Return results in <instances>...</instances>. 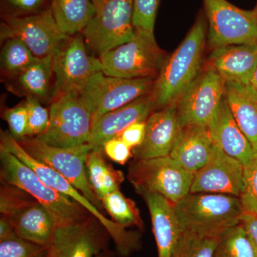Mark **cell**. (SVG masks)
<instances>
[{
    "mask_svg": "<svg viewBox=\"0 0 257 257\" xmlns=\"http://www.w3.org/2000/svg\"><path fill=\"white\" fill-rule=\"evenodd\" d=\"M45 0H6L10 8L16 12L15 16L39 13Z\"/></svg>",
    "mask_w": 257,
    "mask_h": 257,
    "instance_id": "obj_39",
    "label": "cell"
},
{
    "mask_svg": "<svg viewBox=\"0 0 257 257\" xmlns=\"http://www.w3.org/2000/svg\"><path fill=\"white\" fill-rule=\"evenodd\" d=\"M253 157L243 166V189L239 196L243 211L257 212V145H252Z\"/></svg>",
    "mask_w": 257,
    "mask_h": 257,
    "instance_id": "obj_32",
    "label": "cell"
},
{
    "mask_svg": "<svg viewBox=\"0 0 257 257\" xmlns=\"http://www.w3.org/2000/svg\"><path fill=\"white\" fill-rule=\"evenodd\" d=\"M142 197L145 199L151 216L158 257H174L182 229L173 203L157 193H146Z\"/></svg>",
    "mask_w": 257,
    "mask_h": 257,
    "instance_id": "obj_22",
    "label": "cell"
},
{
    "mask_svg": "<svg viewBox=\"0 0 257 257\" xmlns=\"http://www.w3.org/2000/svg\"><path fill=\"white\" fill-rule=\"evenodd\" d=\"M1 182L23 189L48 211L56 226H67L92 215L78 202L45 184L26 164L0 146Z\"/></svg>",
    "mask_w": 257,
    "mask_h": 257,
    "instance_id": "obj_2",
    "label": "cell"
},
{
    "mask_svg": "<svg viewBox=\"0 0 257 257\" xmlns=\"http://www.w3.org/2000/svg\"><path fill=\"white\" fill-rule=\"evenodd\" d=\"M224 97L238 126L257 145V100L246 85L225 83Z\"/></svg>",
    "mask_w": 257,
    "mask_h": 257,
    "instance_id": "obj_24",
    "label": "cell"
},
{
    "mask_svg": "<svg viewBox=\"0 0 257 257\" xmlns=\"http://www.w3.org/2000/svg\"><path fill=\"white\" fill-rule=\"evenodd\" d=\"M108 234L94 216L56 228L47 257H96L105 251Z\"/></svg>",
    "mask_w": 257,
    "mask_h": 257,
    "instance_id": "obj_16",
    "label": "cell"
},
{
    "mask_svg": "<svg viewBox=\"0 0 257 257\" xmlns=\"http://www.w3.org/2000/svg\"><path fill=\"white\" fill-rule=\"evenodd\" d=\"M18 142L30 156L63 176L99 210L104 208L88 181L86 163L88 155L93 150L92 145L85 144L74 148H60L37 138H26Z\"/></svg>",
    "mask_w": 257,
    "mask_h": 257,
    "instance_id": "obj_11",
    "label": "cell"
},
{
    "mask_svg": "<svg viewBox=\"0 0 257 257\" xmlns=\"http://www.w3.org/2000/svg\"><path fill=\"white\" fill-rule=\"evenodd\" d=\"M146 131V121H138L125 128L118 138L130 148L135 149L143 143Z\"/></svg>",
    "mask_w": 257,
    "mask_h": 257,
    "instance_id": "obj_38",
    "label": "cell"
},
{
    "mask_svg": "<svg viewBox=\"0 0 257 257\" xmlns=\"http://www.w3.org/2000/svg\"><path fill=\"white\" fill-rule=\"evenodd\" d=\"M0 211L13 223L19 237L48 247L57 226L48 211L29 193L2 182Z\"/></svg>",
    "mask_w": 257,
    "mask_h": 257,
    "instance_id": "obj_6",
    "label": "cell"
},
{
    "mask_svg": "<svg viewBox=\"0 0 257 257\" xmlns=\"http://www.w3.org/2000/svg\"><path fill=\"white\" fill-rule=\"evenodd\" d=\"M226 230H182L174 257H213Z\"/></svg>",
    "mask_w": 257,
    "mask_h": 257,
    "instance_id": "obj_27",
    "label": "cell"
},
{
    "mask_svg": "<svg viewBox=\"0 0 257 257\" xmlns=\"http://www.w3.org/2000/svg\"><path fill=\"white\" fill-rule=\"evenodd\" d=\"M174 207L182 230L227 229L243 212L239 197L216 193H189Z\"/></svg>",
    "mask_w": 257,
    "mask_h": 257,
    "instance_id": "obj_5",
    "label": "cell"
},
{
    "mask_svg": "<svg viewBox=\"0 0 257 257\" xmlns=\"http://www.w3.org/2000/svg\"><path fill=\"white\" fill-rule=\"evenodd\" d=\"M182 127L177 103L152 112L146 121L143 143L133 150L135 160L170 156Z\"/></svg>",
    "mask_w": 257,
    "mask_h": 257,
    "instance_id": "obj_18",
    "label": "cell"
},
{
    "mask_svg": "<svg viewBox=\"0 0 257 257\" xmlns=\"http://www.w3.org/2000/svg\"><path fill=\"white\" fill-rule=\"evenodd\" d=\"M103 152L111 160L124 165L133 156V149L118 137L110 139L102 146Z\"/></svg>",
    "mask_w": 257,
    "mask_h": 257,
    "instance_id": "obj_37",
    "label": "cell"
},
{
    "mask_svg": "<svg viewBox=\"0 0 257 257\" xmlns=\"http://www.w3.org/2000/svg\"><path fill=\"white\" fill-rule=\"evenodd\" d=\"M239 224L246 231L257 255V212L243 211L240 216Z\"/></svg>",
    "mask_w": 257,
    "mask_h": 257,
    "instance_id": "obj_40",
    "label": "cell"
},
{
    "mask_svg": "<svg viewBox=\"0 0 257 257\" xmlns=\"http://www.w3.org/2000/svg\"><path fill=\"white\" fill-rule=\"evenodd\" d=\"M28 111V127L27 138H37L48 126L50 110L40 104L36 97L28 96L25 101Z\"/></svg>",
    "mask_w": 257,
    "mask_h": 257,
    "instance_id": "obj_34",
    "label": "cell"
},
{
    "mask_svg": "<svg viewBox=\"0 0 257 257\" xmlns=\"http://www.w3.org/2000/svg\"><path fill=\"white\" fill-rule=\"evenodd\" d=\"M215 148L207 126H182L170 156L184 169L196 173L210 160Z\"/></svg>",
    "mask_w": 257,
    "mask_h": 257,
    "instance_id": "obj_23",
    "label": "cell"
},
{
    "mask_svg": "<svg viewBox=\"0 0 257 257\" xmlns=\"http://www.w3.org/2000/svg\"><path fill=\"white\" fill-rule=\"evenodd\" d=\"M52 57L39 59L18 76L19 82L28 96L38 99L47 97L53 77Z\"/></svg>",
    "mask_w": 257,
    "mask_h": 257,
    "instance_id": "obj_28",
    "label": "cell"
},
{
    "mask_svg": "<svg viewBox=\"0 0 257 257\" xmlns=\"http://www.w3.org/2000/svg\"><path fill=\"white\" fill-rule=\"evenodd\" d=\"M253 11L255 12V13H256V16H257V3H256V7H255L254 9H253Z\"/></svg>",
    "mask_w": 257,
    "mask_h": 257,
    "instance_id": "obj_44",
    "label": "cell"
},
{
    "mask_svg": "<svg viewBox=\"0 0 257 257\" xmlns=\"http://www.w3.org/2000/svg\"><path fill=\"white\" fill-rule=\"evenodd\" d=\"M207 127L214 143L225 153L240 161L243 166L252 160V144L235 121L224 96Z\"/></svg>",
    "mask_w": 257,
    "mask_h": 257,
    "instance_id": "obj_21",
    "label": "cell"
},
{
    "mask_svg": "<svg viewBox=\"0 0 257 257\" xmlns=\"http://www.w3.org/2000/svg\"><path fill=\"white\" fill-rule=\"evenodd\" d=\"M101 203L116 224L125 228L135 226L143 229V221L136 203L125 197L119 189L107 194Z\"/></svg>",
    "mask_w": 257,
    "mask_h": 257,
    "instance_id": "obj_29",
    "label": "cell"
},
{
    "mask_svg": "<svg viewBox=\"0 0 257 257\" xmlns=\"http://www.w3.org/2000/svg\"><path fill=\"white\" fill-rule=\"evenodd\" d=\"M2 40H21L37 58L52 57L68 37L56 23L51 8L28 15H8L1 24Z\"/></svg>",
    "mask_w": 257,
    "mask_h": 257,
    "instance_id": "obj_14",
    "label": "cell"
},
{
    "mask_svg": "<svg viewBox=\"0 0 257 257\" xmlns=\"http://www.w3.org/2000/svg\"><path fill=\"white\" fill-rule=\"evenodd\" d=\"M157 110L152 92L137 100L115 109L98 118L92 124L88 144L94 149H101L110 139L116 138L130 125L138 121H147Z\"/></svg>",
    "mask_w": 257,
    "mask_h": 257,
    "instance_id": "obj_19",
    "label": "cell"
},
{
    "mask_svg": "<svg viewBox=\"0 0 257 257\" xmlns=\"http://www.w3.org/2000/svg\"><path fill=\"white\" fill-rule=\"evenodd\" d=\"M154 32L135 29L131 40L101 54L103 73L124 79H156L167 59Z\"/></svg>",
    "mask_w": 257,
    "mask_h": 257,
    "instance_id": "obj_4",
    "label": "cell"
},
{
    "mask_svg": "<svg viewBox=\"0 0 257 257\" xmlns=\"http://www.w3.org/2000/svg\"><path fill=\"white\" fill-rule=\"evenodd\" d=\"M194 176L172 157L166 156L133 161L127 177L140 195L157 193L176 204L190 193Z\"/></svg>",
    "mask_w": 257,
    "mask_h": 257,
    "instance_id": "obj_8",
    "label": "cell"
},
{
    "mask_svg": "<svg viewBox=\"0 0 257 257\" xmlns=\"http://www.w3.org/2000/svg\"><path fill=\"white\" fill-rule=\"evenodd\" d=\"M96 257H114V256H113L112 253L108 252V251L105 250V251L99 253V254L97 255Z\"/></svg>",
    "mask_w": 257,
    "mask_h": 257,
    "instance_id": "obj_43",
    "label": "cell"
},
{
    "mask_svg": "<svg viewBox=\"0 0 257 257\" xmlns=\"http://www.w3.org/2000/svg\"><path fill=\"white\" fill-rule=\"evenodd\" d=\"M246 87L257 100V64Z\"/></svg>",
    "mask_w": 257,
    "mask_h": 257,
    "instance_id": "obj_42",
    "label": "cell"
},
{
    "mask_svg": "<svg viewBox=\"0 0 257 257\" xmlns=\"http://www.w3.org/2000/svg\"><path fill=\"white\" fill-rule=\"evenodd\" d=\"M47 247L16 236L0 241V257H47Z\"/></svg>",
    "mask_w": 257,
    "mask_h": 257,
    "instance_id": "obj_33",
    "label": "cell"
},
{
    "mask_svg": "<svg viewBox=\"0 0 257 257\" xmlns=\"http://www.w3.org/2000/svg\"><path fill=\"white\" fill-rule=\"evenodd\" d=\"M101 149H94L89 152L87 159L88 181L91 188L101 201L107 194L119 190L124 181L121 171L114 170L106 162Z\"/></svg>",
    "mask_w": 257,
    "mask_h": 257,
    "instance_id": "obj_26",
    "label": "cell"
},
{
    "mask_svg": "<svg viewBox=\"0 0 257 257\" xmlns=\"http://www.w3.org/2000/svg\"><path fill=\"white\" fill-rule=\"evenodd\" d=\"M50 8L59 28L68 36L84 31L94 15L91 0H52Z\"/></svg>",
    "mask_w": 257,
    "mask_h": 257,
    "instance_id": "obj_25",
    "label": "cell"
},
{
    "mask_svg": "<svg viewBox=\"0 0 257 257\" xmlns=\"http://www.w3.org/2000/svg\"><path fill=\"white\" fill-rule=\"evenodd\" d=\"M0 146L13 153L22 162L34 170L37 176L50 187L62 193L75 202H78L105 228L109 236L112 238L116 251L120 256H127L141 246L140 234L136 231H128L124 226L116 224L108 219L97 207H96L78 189L69 183L63 176L45 164L39 162L25 151L23 147L11 134L1 132Z\"/></svg>",
    "mask_w": 257,
    "mask_h": 257,
    "instance_id": "obj_3",
    "label": "cell"
},
{
    "mask_svg": "<svg viewBox=\"0 0 257 257\" xmlns=\"http://www.w3.org/2000/svg\"><path fill=\"white\" fill-rule=\"evenodd\" d=\"M225 82L210 66L202 69L177 102L181 126H208L224 96Z\"/></svg>",
    "mask_w": 257,
    "mask_h": 257,
    "instance_id": "obj_15",
    "label": "cell"
},
{
    "mask_svg": "<svg viewBox=\"0 0 257 257\" xmlns=\"http://www.w3.org/2000/svg\"><path fill=\"white\" fill-rule=\"evenodd\" d=\"M84 38L69 36L52 55L53 100L64 93L79 92L95 74L102 72L99 58L88 54Z\"/></svg>",
    "mask_w": 257,
    "mask_h": 257,
    "instance_id": "obj_13",
    "label": "cell"
},
{
    "mask_svg": "<svg viewBox=\"0 0 257 257\" xmlns=\"http://www.w3.org/2000/svg\"><path fill=\"white\" fill-rule=\"evenodd\" d=\"M207 64L225 83L246 86L257 64V44L214 49L209 56Z\"/></svg>",
    "mask_w": 257,
    "mask_h": 257,
    "instance_id": "obj_20",
    "label": "cell"
},
{
    "mask_svg": "<svg viewBox=\"0 0 257 257\" xmlns=\"http://www.w3.org/2000/svg\"><path fill=\"white\" fill-rule=\"evenodd\" d=\"M160 0H133L135 29L154 32Z\"/></svg>",
    "mask_w": 257,
    "mask_h": 257,
    "instance_id": "obj_35",
    "label": "cell"
},
{
    "mask_svg": "<svg viewBox=\"0 0 257 257\" xmlns=\"http://www.w3.org/2000/svg\"><path fill=\"white\" fill-rule=\"evenodd\" d=\"M39 59L21 40L16 38L5 40L1 52V65L8 74L18 77Z\"/></svg>",
    "mask_w": 257,
    "mask_h": 257,
    "instance_id": "obj_31",
    "label": "cell"
},
{
    "mask_svg": "<svg viewBox=\"0 0 257 257\" xmlns=\"http://www.w3.org/2000/svg\"><path fill=\"white\" fill-rule=\"evenodd\" d=\"M18 236L14 226L9 219L1 216L0 218V241L13 239Z\"/></svg>",
    "mask_w": 257,
    "mask_h": 257,
    "instance_id": "obj_41",
    "label": "cell"
},
{
    "mask_svg": "<svg viewBox=\"0 0 257 257\" xmlns=\"http://www.w3.org/2000/svg\"><path fill=\"white\" fill-rule=\"evenodd\" d=\"M243 178L242 163L215 145L210 160L194 173L190 193H216L239 197Z\"/></svg>",
    "mask_w": 257,
    "mask_h": 257,
    "instance_id": "obj_17",
    "label": "cell"
},
{
    "mask_svg": "<svg viewBox=\"0 0 257 257\" xmlns=\"http://www.w3.org/2000/svg\"><path fill=\"white\" fill-rule=\"evenodd\" d=\"M155 79H124L99 72L79 92L92 116L98 118L150 94Z\"/></svg>",
    "mask_w": 257,
    "mask_h": 257,
    "instance_id": "obj_12",
    "label": "cell"
},
{
    "mask_svg": "<svg viewBox=\"0 0 257 257\" xmlns=\"http://www.w3.org/2000/svg\"><path fill=\"white\" fill-rule=\"evenodd\" d=\"M211 49L257 44V16L253 10L240 9L227 0H202Z\"/></svg>",
    "mask_w": 257,
    "mask_h": 257,
    "instance_id": "obj_10",
    "label": "cell"
},
{
    "mask_svg": "<svg viewBox=\"0 0 257 257\" xmlns=\"http://www.w3.org/2000/svg\"><path fill=\"white\" fill-rule=\"evenodd\" d=\"M3 117L9 126L10 134L20 141L28 136V111L25 102L6 109Z\"/></svg>",
    "mask_w": 257,
    "mask_h": 257,
    "instance_id": "obj_36",
    "label": "cell"
},
{
    "mask_svg": "<svg viewBox=\"0 0 257 257\" xmlns=\"http://www.w3.org/2000/svg\"><path fill=\"white\" fill-rule=\"evenodd\" d=\"M94 15L82 32L86 45L100 55L135 35L133 0H91Z\"/></svg>",
    "mask_w": 257,
    "mask_h": 257,
    "instance_id": "obj_9",
    "label": "cell"
},
{
    "mask_svg": "<svg viewBox=\"0 0 257 257\" xmlns=\"http://www.w3.org/2000/svg\"><path fill=\"white\" fill-rule=\"evenodd\" d=\"M213 257H257V255L246 231L238 224L224 231Z\"/></svg>",
    "mask_w": 257,
    "mask_h": 257,
    "instance_id": "obj_30",
    "label": "cell"
},
{
    "mask_svg": "<svg viewBox=\"0 0 257 257\" xmlns=\"http://www.w3.org/2000/svg\"><path fill=\"white\" fill-rule=\"evenodd\" d=\"M207 30V18L202 13L177 50L166 59L152 91L157 110L177 103L202 70Z\"/></svg>",
    "mask_w": 257,
    "mask_h": 257,
    "instance_id": "obj_1",
    "label": "cell"
},
{
    "mask_svg": "<svg viewBox=\"0 0 257 257\" xmlns=\"http://www.w3.org/2000/svg\"><path fill=\"white\" fill-rule=\"evenodd\" d=\"M50 121L38 140L51 146L74 148L88 144L92 116L79 92L64 93L50 106Z\"/></svg>",
    "mask_w": 257,
    "mask_h": 257,
    "instance_id": "obj_7",
    "label": "cell"
}]
</instances>
